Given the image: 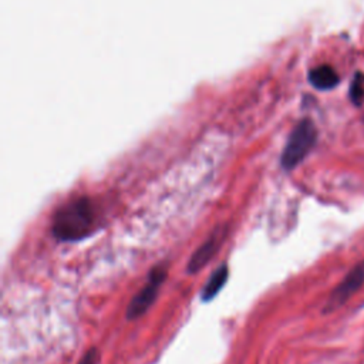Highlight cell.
Instances as JSON below:
<instances>
[{
  "instance_id": "obj_1",
  "label": "cell",
  "mask_w": 364,
  "mask_h": 364,
  "mask_svg": "<svg viewBox=\"0 0 364 364\" xmlns=\"http://www.w3.org/2000/svg\"><path fill=\"white\" fill-rule=\"evenodd\" d=\"M95 210L85 198L64 205L54 216L53 235L58 240H80L88 236L95 226Z\"/></svg>"
},
{
  "instance_id": "obj_2",
  "label": "cell",
  "mask_w": 364,
  "mask_h": 364,
  "mask_svg": "<svg viewBox=\"0 0 364 364\" xmlns=\"http://www.w3.org/2000/svg\"><path fill=\"white\" fill-rule=\"evenodd\" d=\"M317 141V129L310 119H301L289 135L287 144L282 154V165L284 169L297 166L311 151Z\"/></svg>"
},
{
  "instance_id": "obj_3",
  "label": "cell",
  "mask_w": 364,
  "mask_h": 364,
  "mask_svg": "<svg viewBox=\"0 0 364 364\" xmlns=\"http://www.w3.org/2000/svg\"><path fill=\"white\" fill-rule=\"evenodd\" d=\"M168 274V266L166 264H156L155 267L151 269L148 274V280L145 286L131 299L128 307H127V318L128 320H135L141 317L156 300L158 291L166 279Z\"/></svg>"
},
{
  "instance_id": "obj_4",
  "label": "cell",
  "mask_w": 364,
  "mask_h": 364,
  "mask_svg": "<svg viewBox=\"0 0 364 364\" xmlns=\"http://www.w3.org/2000/svg\"><path fill=\"white\" fill-rule=\"evenodd\" d=\"M364 283V260L355 263L343 280L330 293L327 303L324 304V311H331L343 306Z\"/></svg>"
},
{
  "instance_id": "obj_5",
  "label": "cell",
  "mask_w": 364,
  "mask_h": 364,
  "mask_svg": "<svg viewBox=\"0 0 364 364\" xmlns=\"http://www.w3.org/2000/svg\"><path fill=\"white\" fill-rule=\"evenodd\" d=\"M223 237L225 229H215V232L195 250V253H192L186 266V272L192 274L199 272L205 264H208V262L215 256V253L220 247Z\"/></svg>"
},
{
  "instance_id": "obj_6",
  "label": "cell",
  "mask_w": 364,
  "mask_h": 364,
  "mask_svg": "<svg viewBox=\"0 0 364 364\" xmlns=\"http://www.w3.org/2000/svg\"><path fill=\"white\" fill-rule=\"evenodd\" d=\"M309 81L317 90H331L338 84L340 78L331 65L323 64L310 70Z\"/></svg>"
},
{
  "instance_id": "obj_7",
  "label": "cell",
  "mask_w": 364,
  "mask_h": 364,
  "mask_svg": "<svg viewBox=\"0 0 364 364\" xmlns=\"http://www.w3.org/2000/svg\"><path fill=\"white\" fill-rule=\"evenodd\" d=\"M228 277H229V269L225 263H222L216 270H213V273L206 280V283L200 291V299L203 301L212 300L222 290Z\"/></svg>"
},
{
  "instance_id": "obj_8",
  "label": "cell",
  "mask_w": 364,
  "mask_h": 364,
  "mask_svg": "<svg viewBox=\"0 0 364 364\" xmlns=\"http://www.w3.org/2000/svg\"><path fill=\"white\" fill-rule=\"evenodd\" d=\"M348 97L355 107H360L364 102V74L363 73H355L350 84Z\"/></svg>"
},
{
  "instance_id": "obj_9",
  "label": "cell",
  "mask_w": 364,
  "mask_h": 364,
  "mask_svg": "<svg viewBox=\"0 0 364 364\" xmlns=\"http://www.w3.org/2000/svg\"><path fill=\"white\" fill-rule=\"evenodd\" d=\"M100 360V353L95 347H91L90 350H87V353L81 357V360L78 361V364H97Z\"/></svg>"
}]
</instances>
